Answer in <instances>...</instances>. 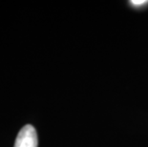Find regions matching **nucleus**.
Returning <instances> with one entry per match:
<instances>
[{"mask_svg": "<svg viewBox=\"0 0 148 147\" xmlns=\"http://www.w3.org/2000/svg\"><path fill=\"white\" fill-rule=\"evenodd\" d=\"M14 147H37V134L33 125L22 127L15 139Z\"/></svg>", "mask_w": 148, "mask_h": 147, "instance_id": "1", "label": "nucleus"}, {"mask_svg": "<svg viewBox=\"0 0 148 147\" xmlns=\"http://www.w3.org/2000/svg\"><path fill=\"white\" fill-rule=\"evenodd\" d=\"M130 3L135 7H140V6L147 4L148 1L147 0H134V1H130Z\"/></svg>", "mask_w": 148, "mask_h": 147, "instance_id": "2", "label": "nucleus"}]
</instances>
